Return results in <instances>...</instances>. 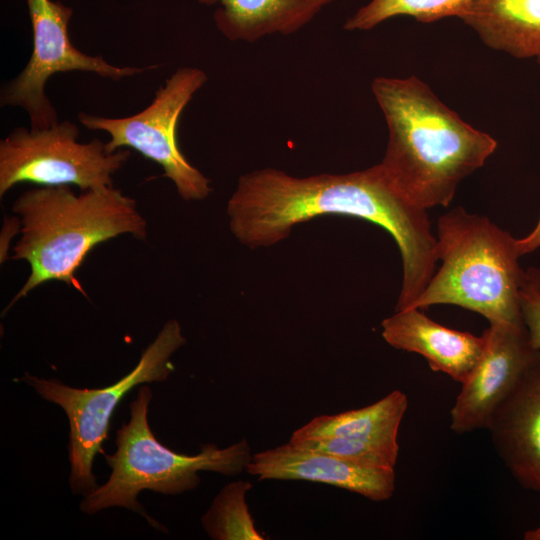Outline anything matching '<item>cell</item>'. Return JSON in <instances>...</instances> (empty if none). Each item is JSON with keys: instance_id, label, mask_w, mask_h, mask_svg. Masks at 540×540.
Instances as JSON below:
<instances>
[{"instance_id": "8", "label": "cell", "mask_w": 540, "mask_h": 540, "mask_svg": "<svg viewBox=\"0 0 540 540\" xmlns=\"http://www.w3.org/2000/svg\"><path fill=\"white\" fill-rule=\"evenodd\" d=\"M207 81L197 67H180L156 91L155 97L141 112L122 118L80 113L78 119L91 130L110 135L109 152L132 148L159 164L164 176L175 185L184 200H202L211 192L209 179L192 166L177 144L178 120L194 94Z\"/></svg>"}, {"instance_id": "19", "label": "cell", "mask_w": 540, "mask_h": 540, "mask_svg": "<svg viewBox=\"0 0 540 540\" xmlns=\"http://www.w3.org/2000/svg\"><path fill=\"white\" fill-rule=\"evenodd\" d=\"M291 444L333 455L370 467L394 468L399 449L343 437H323L292 441Z\"/></svg>"}, {"instance_id": "7", "label": "cell", "mask_w": 540, "mask_h": 540, "mask_svg": "<svg viewBox=\"0 0 540 540\" xmlns=\"http://www.w3.org/2000/svg\"><path fill=\"white\" fill-rule=\"evenodd\" d=\"M71 121L40 129L19 127L0 142V196L20 183L75 185L82 191L113 186L130 151L109 152L106 143L78 141Z\"/></svg>"}, {"instance_id": "23", "label": "cell", "mask_w": 540, "mask_h": 540, "mask_svg": "<svg viewBox=\"0 0 540 540\" xmlns=\"http://www.w3.org/2000/svg\"><path fill=\"white\" fill-rule=\"evenodd\" d=\"M525 540H540V524L531 530H528L524 534Z\"/></svg>"}, {"instance_id": "11", "label": "cell", "mask_w": 540, "mask_h": 540, "mask_svg": "<svg viewBox=\"0 0 540 540\" xmlns=\"http://www.w3.org/2000/svg\"><path fill=\"white\" fill-rule=\"evenodd\" d=\"M259 480H304L325 483L385 501L395 490L394 468L370 467L291 444L252 455L245 470Z\"/></svg>"}, {"instance_id": "18", "label": "cell", "mask_w": 540, "mask_h": 540, "mask_svg": "<svg viewBox=\"0 0 540 540\" xmlns=\"http://www.w3.org/2000/svg\"><path fill=\"white\" fill-rule=\"evenodd\" d=\"M252 489L247 481L226 485L213 500L201 522L214 540H263L256 530L246 504V494Z\"/></svg>"}, {"instance_id": "13", "label": "cell", "mask_w": 540, "mask_h": 540, "mask_svg": "<svg viewBox=\"0 0 540 540\" xmlns=\"http://www.w3.org/2000/svg\"><path fill=\"white\" fill-rule=\"evenodd\" d=\"M382 337L392 347L423 356L430 368L463 384L486 347V335L476 336L443 326L419 308L396 310L384 319Z\"/></svg>"}, {"instance_id": "24", "label": "cell", "mask_w": 540, "mask_h": 540, "mask_svg": "<svg viewBox=\"0 0 540 540\" xmlns=\"http://www.w3.org/2000/svg\"><path fill=\"white\" fill-rule=\"evenodd\" d=\"M536 59H537L538 63L540 64V56H538Z\"/></svg>"}, {"instance_id": "10", "label": "cell", "mask_w": 540, "mask_h": 540, "mask_svg": "<svg viewBox=\"0 0 540 540\" xmlns=\"http://www.w3.org/2000/svg\"><path fill=\"white\" fill-rule=\"evenodd\" d=\"M485 350L450 411L456 434L486 429L491 416L525 370L539 356L525 327L494 323L484 331Z\"/></svg>"}, {"instance_id": "17", "label": "cell", "mask_w": 540, "mask_h": 540, "mask_svg": "<svg viewBox=\"0 0 540 540\" xmlns=\"http://www.w3.org/2000/svg\"><path fill=\"white\" fill-rule=\"evenodd\" d=\"M476 0H370L349 17L343 28L348 31L370 30L396 17L410 16L423 23L447 17L462 19Z\"/></svg>"}, {"instance_id": "16", "label": "cell", "mask_w": 540, "mask_h": 540, "mask_svg": "<svg viewBox=\"0 0 540 540\" xmlns=\"http://www.w3.org/2000/svg\"><path fill=\"white\" fill-rule=\"evenodd\" d=\"M407 407L406 394L394 390L371 405L316 416L296 429L289 440L343 437L399 449L398 431Z\"/></svg>"}, {"instance_id": "14", "label": "cell", "mask_w": 540, "mask_h": 540, "mask_svg": "<svg viewBox=\"0 0 540 540\" xmlns=\"http://www.w3.org/2000/svg\"><path fill=\"white\" fill-rule=\"evenodd\" d=\"M197 1L207 6L219 4L213 18L228 40L252 43L275 33H295L335 0Z\"/></svg>"}, {"instance_id": "1", "label": "cell", "mask_w": 540, "mask_h": 540, "mask_svg": "<svg viewBox=\"0 0 540 540\" xmlns=\"http://www.w3.org/2000/svg\"><path fill=\"white\" fill-rule=\"evenodd\" d=\"M329 214L361 218L386 230L402 257L401 292L415 297L425 289L438 260L427 210L398 192L380 164L303 178L274 168L256 170L239 178L227 204L232 233L250 248L276 244L295 225Z\"/></svg>"}, {"instance_id": "6", "label": "cell", "mask_w": 540, "mask_h": 540, "mask_svg": "<svg viewBox=\"0 0 540 540\" xmlns=\"http://www.w3.org/2000/svg\"><path fill=\"white\" fill-rule=\"evenodd\" d=\"M185 342L180 324L176 320L167 321L133 370L103 388H75L29 373L21 378L44 400L60 406L68 418L69 484L74 494L85 497L98 487L93 472L94 458L98 452L103 453L102 444L120 401L139 384L165 381L173 371L170 357Z\"/></svg>"}, {"instance_id": "2", "label": "cell", "mask_w": 540, "mask_h": 540, "mask_svg": "<svg viewBox=\"0 0 540 540\" xmlns=\"http://www.w3.org/2000/svg\"><path fill=\"white\" fill-rule=\"evenodd\" d=\"M372 92L388 128L380 163L386 177L418 208L448 206L459 183L494 153L496 140L463 121L415 76L377 77Z\"/></svg>"}, {"instance_id": "15", "label": "cell", "mask_w": 540, "mask_h": 540, "mask_svg": "<svg viewBox=\"0 0 540 540\" xmlns=\"http://www.w3.org/2000/svg\"><path fill=\"white\" fill-rule=\"evenodd\" d=\"M461 20L494 50L540 56V0H476Z\"/></svg>"}, {"instance_id": "4", "label": "cell", "mask_w": 540, "mask_h": 540, "mask_svg": "<svg viewBox=\"0 0 540 540\" xmlns=\"http://www.w3.org/2000/svg\"><path fill=\"white\" fill-rule=\"evenodd\" d=\"M436 239L442 265L409 308L450 304L476 312L490 324L525 327L520 306L524 269L509 232L456 207L439 217Z\"/></svg>"}, {"instance_id": "21", "label": "cell", "mask_w": 540, "mask_h": 540, "mask_svg": "<svg viewBox=\"0 0 540 540\" xmlns=\"http://www.w3.org/2000/svg\"><path fill=\"white\" fill-rule=\"evenodd\" d=\"M516 245L520 257L540 248V216L537 224L528 235L516 239Z\"/></svg>"}, {"instance_id": "20", "label": "cell", "mask_w": 540, "mask_h": 540, "mask_svg": "<svg viewBox=\"0 0 540 540\" xmlns=\"http://www.w3.org/2000/svg\"><path fill=\"white\" fill-rule=\"evenodd\" d=\"M520 306L529 342L540 350V293L525 281L520 289Z\"/></svg>"}, {"instance_id": "22", "label": "cell", "mask_w": 540, "mask_h": 540, "mask_svg": "<svg viewBox=\"0 0 540 540\" xmlns=\"http://www.w3.org/2000/svg\"><path fill=\"white\" fill-rule=\"evenodd\" d=\"M524 281L540 293V267L524 269Z\"/></svg>"}, {"instance_id": "9", "label": "cell", "mask_w": 540, "mask_h": 540, "mask_svg": "<svg viewBox=\"0 0 540 540\" xmlns=\"http://www.w3.org/2000/svg\"><path fill=\"white\" fill-rule=\"evenodd\" d=\"M24 1L32 25L33 50L25 68L1 90L0 100L2 106L24 109L30 128H46L58 122L56 110L45 93L48 79L56 73L92 72L117 81L156 67H119L102 56L87 55L70 40L71 7L53 0Z\"/></svg>"}, {"instance_id": "3", "label": "cell", "mask_w": 540, "mask_h": 540, "mask_svg": "<svg viewBox=\"0 0 540 540\" xmlns=\"http://www.w3.org/2000/svg\"><path fill=\"white\" fill-rule=\"evenodd\" d=\"M12 211L19 217L20 238L11 258L25 260L30 274L6 310L51 280L84 293L75 272L96 245L122 234L147 237L135 200L113 186L80 194L69 185L40 186L22 193Z\"/></svg>"}, {"instance_id": "5", "label": "cell", "mask_w": 540, "mask_h": 540, "mask_svg": "<svg viewBox=\"0 0 540 540\" xmlns=\"http://www.w3.org/2000/svg\"><path fill=\"white\" fill-rule=\"evenodd\" d=\"M152 399L149 386L143 385L130 403V419L116 435V451L106 455L111 468L108 480L80 502L85 514H95L111 507H122L140 514L154 529H167L152 518L137 500L143 490L177 495L197 488L200 471L235 476L246 470L251 461L250 446L245 439L228 447L202 445L196 455L177 453L162 445L154 436L148 411Z\"/></svg>"}, {"instance_id": "12", "label": "cell", "mask_w": 540, "mask_h": 540, "mask_svg": "<svg viewBox=\"0 0 540 540\" xmlns=\"http://www.w3.org/2000/svg\"><path fill=\"white\" fill-rule=\"evenodd\" d=\"M486 429L515 480L540 492V354L497 407Z\"/></svg>"}]
</instances>
